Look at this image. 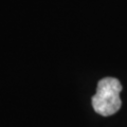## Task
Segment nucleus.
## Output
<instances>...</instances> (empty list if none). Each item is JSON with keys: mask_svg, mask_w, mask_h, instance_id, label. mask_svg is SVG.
I'll list each match as a JSON object with an SVG mask.
<instances>
[{"mask_svg": "<svg viewBox=\"0 0 127 127\" xmlns=\"http://www.w3.org/2000/svg\"><path fill=\"white\" fill-rule=\"evenodd\" d=\"M121 91L122 85L118 78H102L97 83L96 93L91 100L94 111L103 117H109L118 112L122 106L120 98Z\"/></svg>", "mask_w": 127, "mask_h": 127, "instance_id": "obj_1", "label": "nucleus"}]
</instances>
